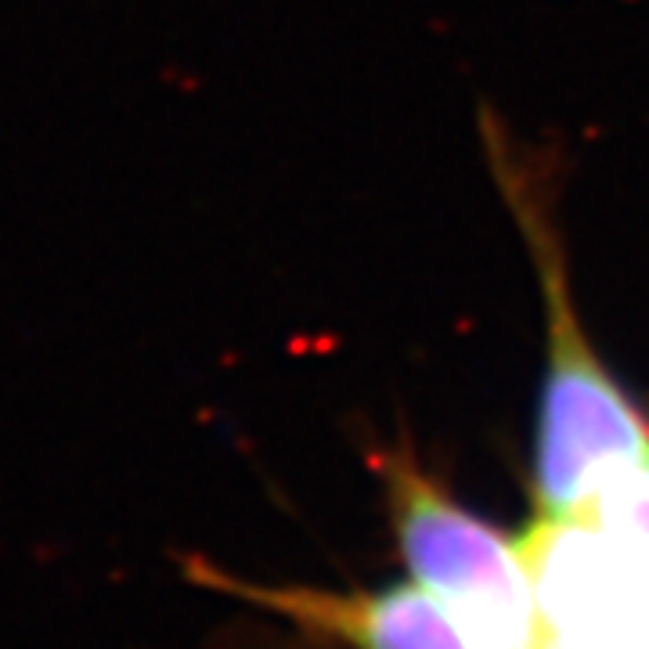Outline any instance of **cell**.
<instances>
[{"label": "cell", "mask_w": 649, "mask_h": 649, "mask_svg": "<svg viewBox=\"0 0 649 649\" xmlns=\"http://www.w3.org/2000/svg\"><path fill=\"white\" fill-rule=\"evenodd\" d=\"M372 466L411 581L441 599L480 649H541L545 621L519 538L469 513L408 447H380Z\"/></svg>", "instance_id": "obj_2"}, {"label": "cell", "mask_w": 649, "mask_h": 649, "mask_svg": "<svg viewBox=\"0 0 649 649\" xmlns=\"http://www.w3.org/2000/svg\"><path fill=\"white\" fill-rule=\"evenodd\" d=\"M199 581L278 613L314 642L347 649H480L473 635L455 621V613L422 585H394L380 592H325V588L300 585L235 581L217 570Z\"/></svg>", "instance_id": "obj_3"}, {"label": "cell", "mask_w": 649, "mask_h": 649, "mask_svg": "<svg viewBox=\"0 0 649 649\" xmlns=\"http://www.w3.org/2000/svg\"><path fill=\"white\" fill-rule=\"evenodd\" d=\"M541 649H649V624H621V628H592V632H549Z\"/></svg>", "instance_id": "obj_5"}, {"label": "cell", "mask_w": 649, "mask_h": 649, "mask_svg": "<svg viewBox=\"0 0 649 649\" xmlns=\"http://www.w3.org/2000/svg\"><path fill=\"white\" fill-rule=\"evenodd\" d=\"M588 516H592L649 577V462L613 483L603 498L592 505Z\"/></svg>", "instance_id": "obj_4"}, {"label": "cell", "mask_w": 649, "mask_h": 649, "mask_svg": "<svg viewBox=\"0 0 649 649\" xmlns=\"http://www.w3.org/2000/svg\"><path fill=\"white\" fill-rule=\"evenodd\" d=\"M488 156L519 224L541 286L545 369L534 416V519L588 516L592 505L649 462V416L588 339L566 250L541 184L502 130L488 127Z\"/></svg>", "instance_id": "obj_1"}]
</instances>
